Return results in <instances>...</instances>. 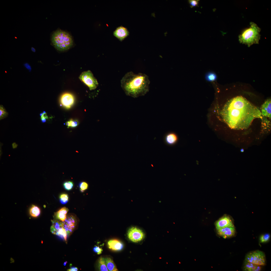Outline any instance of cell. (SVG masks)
<instances>
[{"instance_id": "cell-22", "label": "cell", "mask_w": 271, "mask_h": 271, "mask_svg": "<svg viewBox=\"0 0 271 271\" xmlns=\"http://www.w3.org/2000/svg\"><path fill=\"white\" fill-rule=\"evenodd\" d=\"M206 80L208 82H212L216 80L217 77L216 74L212 72H209L205 76Z\"/></svg>"}, {"instance_id": "cell-27", "label": "cell", "mask_w": 271, "mask_h": 271, "mask_svg": "<svg viewBox=\"0 0 271 271\" xmlns=\"http://www.w3.org/2000/svg\"><path fill=\"white\" fill-rule=\"evenodd\" d=\"M63 185L65 189L68 190H70L73 188L74 184L72 181H67L64 182Z\"/></svg>"}, {"instance_id": "cell-1", "label": "cell", "mask_w": 271, "mask_h": 271, "mask_svg": "<svg viewBox=\"0 0 271 271\" xmlns=\"http://www.w3.org/2000/svg\"><path fill=\"white\" fill-rule=\"evenodd\" d=\"M224 121L231 128L246 129L255 119L261 117L258 108L245 98L237 96L228 101L221 112Z\"/></svg>"}, {"instance_id": "cell-28", "label": "cell", "mask_w": 271, "mask_h": 271, "mask_svg": "<svg viewBox=\"0 0 271 271\" xmlns=\"http://www.w3.org/2000/svg\"><path fill=\"white\" fill-rule=\"evenodd\" d=\"M79 186L80 191L82 192L88 189V184L86 182L83 181L80 183Z\"/></svg>"}, {"instance_id": "cell-9", "label": "cell", "mask_w": 271, "mask_h": 271, "mask_svg": "<svg viewBox=\"0 0 271 271\" xmlns=\"http://www.w3.org/2000/svg\"><path fill=\"white\" fill-rule=\"evenodd\" d=\"M75 99L73 96L69 93H65L61 96L60 101L61 105L64 108H70L73 105Z\"/></svg>"}, {"instance_id": "cell-21", "label": "cell", "mask_w": 271, "mask_h": 271, "mask_svg": "<svg viewBox=\"0 0 271 271\" xmlns=\"http://www.w3.org/2000/svg\"><path fill=\"white\" fill-rule=\"evenodd\" d=\"M30 215L33 217H36L38 216L40 213V210L38 207L33 205L30 210Z\"/></svg>"}, {"instance_id": "cell-29", "label": "cell", "mask_w": 271, "mask_h": 271, "mask_svg": "<svg viewBox=\"0 0 271 271\" xmlns=\"http://www.w3.org/2000/svg\"><path fill=\"white\" fill-rule=\"evenodd\" d=\"M199 2V0H189L188 1L189 6L191 8L198 6Z\"/></svg>"}, {"instance_id": "cell-16", "label": "cell", "mask_w": 271, "mask_h": 271, "mask_svg": "<svg viewBox=\"0 0 271 271\" xmlns=\"http://www.w3.org/2000/svg\"><path fill=\"white\" fill-rule=\"evenodd\" d=\"M68 211V209L65 207L61 208L55 213L56 218L62 222L64 221L66 218V215Z\"/></svg>"}, {"instance_id": "cell-4", "label": "cell", "mask_w": 271, "mask_h": 271, "mask_svg": "<svg viewBox=\"0 0 271 271\" xmlns=\"http://www.w3.org/2000/svg\"><path fill=\"white\" fill-rule=\"evenodd\" d=\"M51 40L55 48L60 51L68 50L73 44L71 35L67 32L60 29L54 32L51 36Z\"/></svg>"}, {"instance_id": "cell-11", "label": "cell", "mask_w": 271, "mask_h": 271, "mask_svg": "<svg viewBox=\"0 0 271 271\" xmlns=\"http://www.w3.org/2000/svg\"><path fill=\"white\" fill-rule=\"evenodd\" d=\"M113 34L120 41H122L129 35V32L126 28L121 26L116 28Z\"/></svg>"}, {"instance_id": "cell-23", "label": "cell", "mask_w": 271, "mask_h": 271, "mask_svg": "<svg viewBox=\"0 0 271 271\" xmlns=\"http://www.w3.org/2000/svg\"><path fill=\"white\" fill-rule=\"evenodd\" d=\"M78 121L77 120L71 119L66 122V125L69 128V127H75L77 126L79 124Z\"/></svg>"}, {"instance_id": "cell-2", "label": "cell", "mask_w": 271, "mask_h": 271, "mask_svg": "<svg viewBox=\"0 0 271 271\" xmlns=\"http://www.w3.org/2000/svg\"><path fill=\"white\" fill-rule=\"evenodd\" d=\"M121 86L125 94L134 98L145 95L149 91L150 81L145 74L126 73L120 81Z\"/></svg>"}, {"instance_id": "cell-15", "label": "cell", "mask_w": 271, "mask_h": 271, "mask_svg": "<svg viewBox=\"0 0 271 271\" xmlns=\"http://www.w3.org/2000/svg\"><path fill=\"white\" fill-rule=\"evenodd\" d=\"M271 99H269L266 101L262 104L261 107V114L263 116L271 118Z\"/></svg>"}, {"instance_id": "cell-3", "label": "cell", "mask_w": 271, "mask_h": 271, "mask_svg": "<svg viewBox=\"0 0 271 271\" xmlns=\"http://www.w3.org/2000/svg\"><path fill=\"white\" fill-rule=\"evenodd\" d=\"M250 25L249 27L244 30L238 37L240 43L249 47L254 44H258L260 38V28L253 22H250Z\"/></svg>"}, {"instance_id": "cell-8", "label": "cell", "mask_w": 271, "mask_h": 271, "mask_svg": "<svg viewBox=\"0 0 271 271\" xmlns=\"http://www.w3.org/2000/svg\"><path fill=\"white\" fill-rule=\"evenodd\" d=\"M76 222L75 218L72 215L67 216L65 220L62 222L63 227L66 231L67 235H69L73 231L76 227Z\"/></svg>"}, {"instance_id": "cell-33", "label": "cell", "mask_w": 271, "mask_h": 271, "mask_svg": "<svg viewBox=\"0 0 271 271\" xmlns=\"http://www.w3.org/2000/svg\"><path fill=\"white\" fill-rule=\"evenodd\" d=\"M18 146V145L15 142L13 143L12 144V147L13 149L16 148H17Z\"/></svg>"}, {"instance_id": "cell-7", "label": "cell", "mask_w": 271, "mask_h": 271, "mask_svg": "<svg viewBox=\"0 0 271 271\" xmlns=\"http://www.w3.org/2000/svg\"><path fill=\"white\" fill-rule=\"evenodd\" d=\"M128 239L134 243H138L145 238V234L143 230L136 226H132L128 229L127 233Z\"/></svg>"}, {"instance_id": "cell-12", "label": "cell", "mask_w": 271, "mask_h": 271, "mask_svg": "<svg viewBox=\"0 0 271 271\" xmlns=\"http://www.w3.org/2000/svg\"><path fill=\"white\" fill-rule=\"evenodd\" d=\"M217 230L218 235L224 238L230 237L234 236L236 232L234 227H225Z\"/></svg>"}, {"instance_id": "cell-31", "label": "cell", "mask_w": 271, "mask_h": 271, "mask_svg": "<svg viewBox=\"0 0 271 271\" xmlns=\"http://www.w3.org/2000/svg\"><path fill=\"white\" fill-rule=\"evenodd\" d=\"M94 251L97 253L98 254H101L103 251V250L101 248H100L99 246H96L93 249Z\"/></svg>"}, {"instance_id": "cell-6", "label": "cell", "mask_w": 271, "mask_h": 271, "mask_svg": "<svg viewBox=\"0 0 271 271\" xmlns=\"http://www.w3.org/2000/svg\"><path fill=\"white\" fill-rule=\"evenodd\" d=\"M79 78L89 88L90 90L95 89L98 85V83L90 70L84 72L80 75Z\"/></svg>"}, {"instance_id": "cell-13", "label": "cell", "mask_w": 271, "mask_h": 271, "mask_svg": "<svg viewBox=\"0 0 271 271\" xmlns=\"http://www.w3.org/2000/svg\"><path fill=\"white\" fill-rule=\"evenodd\" d=\"M107 245L109 249L114 251H120L123 247V244L121 241L115 239L109 240L107 242Z\"/></svg>"}, {"instance_id": "cell-32", "label": "cell", "mask_w": 271, "mask_h": 271, "mask_svg": "<svg viewBox=\"0 0 271 271\" xmlns=\"http://www.w3.org/2000/svg\"><path fill=\"white\" fill-rule=\"evenodd\" d=\"M78 270V268L75 267H72L70 269L67 270L68 271H77Z\"/></svg>"}, {"instance_id": "cell-14", "label": "cell", "mask_w": 271, "mask_h": 271, "mask_svg": "<svg viewBox=\"0 0 271 271\" xmlns=\"http://www.w3.org/2000/svg\"><path fill=\"white\" fill-rule=\"evenodd\" d=\"M164 141L167 145L170 146L175 144L178 141V137L177 134L173 132L167 133L164 137Z\"/></svg>"}, {"instance_id": "cell-17", "label": "cell", "mask_w": 271, "mask_h": 271, "mask_svg": "<svg viewBox=\"0 0 271 271\" xmlns=\"http://www.w3.org/2000/svg\"><path fill=\"white\" fill-rule=\"evenodd\" d=\"M244 270L246 271H259L261 269V266L245 261Z\"/></svg>"}, {"instance_id": "cell-10", "label": "cell", "mask_w": 271, "mask_h": 271, "mask_svg": "<svg viewBox=\"0 0 271 271\" xmlns=\"http://www.w3.org/2000/svg\"><path fill=\"white\" fill-rule=\"evenodd\" d=\"M217 230L225 227H234L230 218L227 216H225L220 219L215 224Z\"/></svg>"}, {"instance_id": "cell-24", "label": "cell", "mask_w": 271, "mask_h": 271, "mask_svg": "<svg viewBox=\"0 0 271 271\" xmlns=\"http://www.w3.org/2000/svg\"><path fill=\"white\" fill-rule=\"evenodd\" d=\"M8 113L7 111L4 106L1 105L0 106V119L1 120L6 118L8 115Z\"/></svg>"}, {"instance_id": "cell-25", "label": "cell", "mask_w": 271, "mask_h": 271, "mask_svg": "<svg viewBox=\"0 0 271 271\" xmlns=\"http://www.w3.org/2000/svg\"><path fill=\"white\" fill-rule=\"evenodd\" d=\"M59 200L61 204H66L69 200V196L68 194L66 193L61 194L59 196Z\"/></svg>"}, {"instance_id": "cell-18", "label": "cell", "mask_w": 271, "mask_h": 271, "mask_svg": "<svg viewBox=\"0 0 271 271\" xmlns=\"http://www.w3.org/2000/svg\"><path fill=\"white\" fill-rule=\"evenodd\" d=\"M52 225L50 228V231L53 234L57 235L58 231L61 228L63 227L62 222L56 220H51Z\"/></svg>"}, {"instance_id": "cell-19", "label": "cell", "mask_w": 271, "mask_h": 271, "mask_svg": "<svg viewBox=\"0 0 271 271\" xmlns=\"http://www.w3.org/2000/svg\"><path fill=\"white\" fill-rule=\"evenodd\" d=\"M105 262L108 270L110 271H118L113 260L110 257L104 258Z\"/></svg>"}, {"instance_id": "cell-34", "label": "cell", "mask_w": 271, "mask_h": 271, "mask_svg": "<svg viewBox=\"0 0 271 271\" xmlns=\"http://www.w3.org/2000/svg\"><path fill=\"white\" fill-rule=\"evenodd\" d=\"M67 263V261H66L65 262H64V263H63L64 265V266H65L66 265V263Z\"/></svg>"}, {"instance_id": "cell-20", "label": "cell", "mask_w": 271, "mask_h": 271, "mask_svg": "<svg viewBox=\"0 0 271 271\" xmlns=\"http://www.w3.org/2000/svg\"><path fill=\"white\" fill-rule=\"evenodd\" d=\"M98 267L100 271H108V270L106 265L104 258L100 257L98 260Z\"/></svg>"}, {"instance_id": "cell-30", "label": "cell", "mask_w": 271, "mask_h": 271, "mask_svg": "<svg viewBox=\"0 0 271 271\" xmlns=\"http://www.w3.org/2000/svg\"><path fill=\"white\" fill-rule=\"evenodd\" d=\"M41 119L42 122H46V120L48 118L47 115L45 111H43L40 114Z\"/></svg>"}, {"instance_id": "cell-26", "label": "cell", "mask_w": 271, "mask_h": 271, "mask_svg": "<svg viewBox=\"0 0 271 271\" xmlns=\"http://www.w3.org/2000/svg\"><path fill=\"white\" fill-rule=\"evenodd\" d=\"M270 237V235L269 234L267 233L262 235L259 238L260 242L262 243L266 242L269 240Z\"/></svg>"}, {"instance_id": "cell-5", "label": "cell", "mask_w": 271, "mask_h": 271, "mask_svg": "<svg viewBox=\"0 0 271 271\" xmlns=\"http://www.w3.org/2000/svg\"><path fill=\"white\" fill-rule=\"evenodd\" d=\"M245 261L261 266L266 264V258L264 253L260 250L251 252L246 256Z\"/></svg>"}]
</instances>
